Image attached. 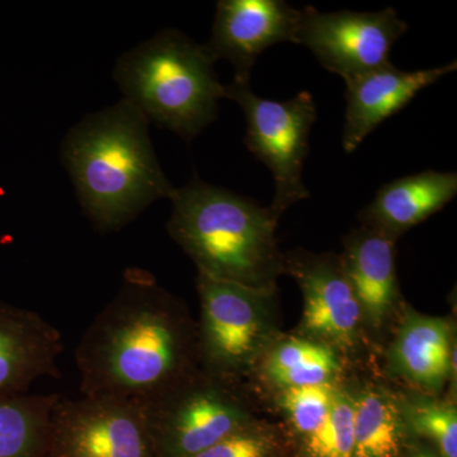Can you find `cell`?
<instances>
[{
  "instance_id": "cell-1",
  "label": "cell",
  "mask_w": 457,
  "mask_h": 457,
  "mask_svg": "<svg viewBox=\"0 0 457 457\" xmlns=\"http://www.w3.org/2000/svg\"><path fill=\"white\" fill-rule=\"evenodd\" d=\"M196 345L176 300L132 267L75 351L80 390L145 404L188 378Z\"/></svg>"
},
{
  "instance_id": "cell-2",
  "label": "cell",
  "mask_w": 457,
  "mask_h": 457,
  "mask_svg": "<svg viewBox=\"0 0 457 457\" xmlns=\"http://www.w3.org/2000/svg\"><path fill=\"white\" fill-rule=\"evenodd\" d=\"M149 125L122 98L87 114L65 135L62 164L96 230H120L150 204L173 195L176 187L159 163Z\"/></svg>"
},
{
  "instance_id": "cell-3",
  "label": "cell",
  "mask_w": 457,
  "mask_h": 457,
  "mask_svg": "<svg viewBox=\"0 0 457 457\" xmlns=\"http://www.w3.org/2000/svg\"><path fill=\"white\" fill-rule=\"evenodd\" d=\"M168 231L198 273L252 287H269L279 270L270 209L195 177L174 189Z\"/></svg>"
},
{
  "instance_id": "cell-4",
  "label": "cell",
  "mask_w": 457,
  "mask_h": 457,
  "mask_svg": "<svg viewBox=\"0 0 457 457\" xmlns=\"http://www.w3.org/2000/svg\"><path fill=\"white\" fill-rule=\"evenodd\" d=\"M216 59L179 29H167L123 54L114 82L147 121L191 141L218 119L224 84Z\"/></svg>"
},
{
  "instance_id": "cell-5",
  "label": "cell",
  "mask_w": 457,
  "mask_h": 457,
  "mask_svg": "<svg viewBox=\"0 0 457 457\" xmlns=\"http://www.w3.org/2000/svg\"><path fill=\"white\" fill-rule=\"evenodd\" d=\"M225 98L245 111L246 149L262 162L275 179V197L270 206L276 219L299 201L311 197L303 182V163L317 104L312 93L300 92L287 101L258 97L249 83L224 86Z\"/></svg>"
},
{
  "instance_id": "cell-6",
  "label": "cell",
  "mask_w": 457,
  "mask_h": 457,
  "mask_svg": "<svg viewBox=\"0 0 457 457\" xmlns=\"http://www.w3.org/2000/svg\"><path fill=\"white\" fill-rule=\"evenodd\" d=\"M46 457H156L145 411L131 400L60 396L51 411Z\"/></svg>"
},
{
  "instance_id": "cell-7",
  "label": "cell",
  "mask_w": 457,
  "mask_h": 457,
  "mask_svg": "<svg viewBox=\"0 0 457 457\" xmlns=\"http://www.w3.org/2000/svg\"><path fill=\"white\" fill-rule=\"evenodd\" d=\"M395 9L330 12L302 9L296 44L303 45L323 68L343 80L392 64L394 44L408 31Z\"/></svg>"
},
{
  "instance_id": "cell-8",
  "label": "cell",
  "mask_w": 457,
  "mask_h": 457,
  "mask_svg": "<svg viewBox=\"0 0 457 457\" xmlns=\"http://www.w3.org/2000/svg\"><path fill=\"white\" fill-rule=\"evenodd\" d=\"M156 457H194L245 427V417L224 390L191 376L141 404Z\"/></svg>"
},
{
  "instance_id": "cell-9",
  "label": "cell",
  "mask_w": 457,
  "mask_h": 457,
  "mask_svg": "<svg viewBox=\"0 0 457 457\" xmlns=\"http://www.w3.org/2000/svg\"><path fill=\"white\" fill-rule=\"evenodd\" d=\"M197 288L203 315L197 345L216 375L231 374L257 351L270 287H252L198 273Z\"/></svg>"
},
{
  "instance_id": "cell-10",
  "label": "cell",
  "mask_w": 457,
  "mask_h": 457,
  "mask_svg": "<svg viewBox=\"0 0 457 457\" xmlns=\"http://www.w3.org/2000/svg\"><path fill=\"white\" fill-rule=\"evenodd\" d=\"M300 9L284 0H220L206 47L234 68V82L249 83L264 50L281 42L296 44Z\"/></svg>"
},
{
  "instance_id": "cell-11",
  "label": "cell",
  "mask_w": 457,
  "mask_h": 457,
  "mask_svg": "<svg viewBox=\"0 0 457 457\" xmlns=\"http://www.w3.org/2000/svg\"><path fill=\"white\" fill-rule=\"evenodd\" d=\"M456 69V62L416 71H399L390 64L345 80L347 108L342 134L343 150L353 153L380 123L402 111L420 90Z\"/></svg>"
},
{
  "instance_id": "cell-12",
  "label": "cell",
  "mask_w": 457,
  "mask_h": 457,
  "mask_svg": "<svg viewBox=\"0 0 457 457\" xmlns=\"http://www.w3.org/2000/svg\"><path fill=\"white\" fill-rule=\"evenodd\" d=\"M62 335L37 312L0 300V398L22 395L59 375Z\"/></svg>"
},
{
  "instance_id": "cell-13",
  "label": "cell",
  "mask_w": 457,
  "mask_h": 457,
  "mask_svg": "<svg viewBox=\"0 0 457 457\" xmlns=\"http://www.w3.org/2000/svg\"><path fill=\"white\" fill-rule=\"evenodd\" d=\"M291 272L303 291V327L312 335L348 345L362 312L343 267L328 257H297Z\"/></svg>"
},
{
  "instance_id": "cell-14",
  "label": "cell",
  "mask_w": 457,
  "mask_h": 457,
  "mask_svg": "<svg viewBox=\"0 0 457 457\" xmlns=\"http://www.w3.org/2000/svg\"><path fill=\"white\" fill-rule=\"evenodd\" d=\"M456 194L455 171H422L384 185L361 218L371 230L393 239L441 212Z\"/></svg>"
},
{
  "instance_id": "cell-15",
  "label": "cell",
  "mask_w": 457,
  "mask_h": 457,
  "mask_svg": "<svg viewBox=\"0 0 457 457\" xmlns=\"http://www.w3.org/2000/svg\"><path fill=\"white\" fill-rule=\"evenodd\" d=\"M343 270L361 312L380 326L398 295L393 239L371 228L351 237Z\"/></svg>"
},
{
  "instance_id": "cell-16",
  "label": "cell",
  "mask_w": 457,
  "mask_h": 457,
  "mask_svg": "<svg viewBox=\"0 0 457 457\" xmlns=\"http://www.w3.org/2000/svg\"><path fill=\"white\" fill-rule=\"evenodd\" d=\"M393 354L411 380L440 385L451 368V328L442 319L411 317L400 329Z\"/></svg>"
},
{
  "instance_id": "cell-17",
  "label": "cell",
  "mask_w": 457,
  "mask_h": 457,
  "mask_svg": "<svg viewBox=\"0 0 457 457\" xmlns=\"http://www.w3.org/2000/svg\"><path fill=\"white\" fill-rule=\"evenodd\" d=\"M59 394L0 398V457H46L51 411Z\"/></svg>"
},
{
  "instance_id": "cell-18",
  "label": "cell",
  "mask_w": 457,
  "mask_h": 457,
  "mask_svg": "<svg viewBox=\"0 0 457 457\" xmlns=\"http://www.w3.org/2000/svg\"><path fill=\"white\" fill-rule=\"evenodd\" d=\"M353 457H400L403 420L395 402L378 392L353 399Z\"/></svg>"
},
{
  "instance_id": "cell-19",
  "label": "cell",
  "mask_w": 457,
  "mask_h": 457,
  "mask_svg": "<svg viewBox=\"0 0 457 457\" xmlns=\"http://www.w3.org/2000/svg\"><path fill=\"white\" fill-rule=\"evenodd\" d=\"M337 370L335 352L327 345L300 338L279 345L267 362L270 378L285 389L329 383Z\"/></svg>"
},
{
  "instance_id": "cell-20",
  "label": "cell",
  "mask_w": 457,
  "mask_h": 457,
  "mask_svg": "<svg viewBox=\"0 0 457 457\" xmlns=\"http://www.w3.org/2000/svg\"><path fill=\"white\" fill-rule=\"evenodd\" d=\"M353 399L336 392L332 407L323 425L305 438L308 457H353Z\"/></svg>"
},
{
  "instance_id": "cell-21",
  "label": "cell",
  "mask_w": 457,
  "mask_h": 457,
  "mask_svg": "<svg viewBox=\"0 0 457 457\" xmlns=\"http://www.w3.org/2000/svg\"><path fill=\"white\" fill-rule=\"evenodd\" d=\"M336 390L329 383L287 387L281 404L303 440L320 428L329 413Z\"/></svg>"
},
{
  "instance_id": "cell-22",
  "label": "cell",
  "mask_w": 457,
  "mask_h": 457,
  "mask_svg": "<svg viewBox=\"0 0 457 457\" xmlns=\"http://www.w3.org/2000/svg\"><path fill=\"white\" fill-rule=\"evenodd\" d=\"M409 425L417 435L428 438L442 457H457V413L451 405L416 403L408 408Z\"/></svg>"
},
{
  "instance_id": "cell-23",
  "label": "cell",
  "mask_w": 457,
  "mask_h": 457,
  "mask_svg": "<svg viewBox=\"0 0 457 457\" xmlns=\"http://www.w3.org/2000/svg\"><path fill=\"white\" fill-rule=\"evenodd\" d=\"M194 457H275V446L266 436L243 427Z\"/></svg>"
},
{
  "instance_id": "cell-24",
  "label": "cell",
  "mask_w": 457,
  "mask_h": 457,
  "mask_svg": "<svg viewBox=\"0 0 457 457\" xmlns=\"http://www.w3.org/2000/svg\"><path fill=\"white\" fill-rule=\"evenodd\" d=\"M413 457H437L435 455H432L431 453H426V451H420V453H416Z\"/></svg>"
}]
</instances>
